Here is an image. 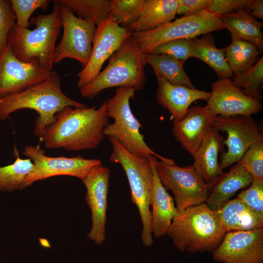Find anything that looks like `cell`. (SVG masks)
Wrapping results in <instances>:
<instances>
[{
  "mask_svg": "<svg viewBox=\"0 0 263 263\" xmlns=\"http://www.w3.org/2000/svg\"><path fill=\"white\" fill-rule=\"evenodd\" d=\"M106 101L98 108L67 106L58 111L42 139L46 148L81 151L97 147L109 123Z\"/></svg>",
  "mask_w": 263,
  "mask_h": 263,
  "instance_id": "6da1fadb",
  "label": "cell"
},
{
  "mask_svg": "<svg viewBox=\"0 0 263 263\" xmlns=\"http://www.w3.org/2000/svg\"><path fill=\"white\" fill-rule=\"evenodd\" d=\"M85 105L65 94L61 89L58 73L53 71L46 80L14 94L0 98V120H6L13 113L24 109L38 113L33 132L42 138L47 127L55 119V114L67 106L79 107Z\"/></svg>",
  "mask_w": 263,
  "mask_h": 263,
  "instance_id": "7a4b0ae2",
  "label": "cell"
},
{
  "mask_svg": "<svg viewBox=\"0 0 263 263\" xmlns=\"http://www.w3.org/2000/svg\"><path fill=\"white\" fill-rule=\"evenodd\" d=\"M167 234L179 250L197 253L214 251L226 232L217 210L204 203L178 211Z\"/></svg>",
  "mask_w": 263,
  "mask_h": 263,
  "instance_id": "3957f363",
  "label": "cell"
},
{
  "mask_svg": "<svg viewBox=\"0 0 263 263\" xmlns=\"http://www.w3.org/2000/svg\"><path fill=\"white\" fill-rule=\"evenodd\" d=\"M51 13L30 18V23L36 26L33 30L15 25L8 36V43L13 54L20 60L29 62L37 59L40 66L52 71L56 42L62 27L59 5L56 0Z\"/></svg>",
  "mask_w": 263,
  "mask_h": 263,
  "instance_id": "277c9868",
  "label": "cell"
},
{
  "mask_svg": "<svg viewBox=\"0 0 263 263\" xmlns=\"http://www.w3.org/2000/svg\"><path fill=\"white\" fill-rule=\"evenodd\" d=\"M146 64V54L138 46L132 34L109 58L106 68L92 82L80 89L81 95L93 99L103 90L115 87L141 90L147 81L144 70Z\"/></svg>",
  "mask_w": 263,
  "mask_h": 263,
  "instance_id": "5b68a950",
  "label": "cell"
},
{
  "mask_svg": "<svg viewBox=\"0 0 263 263\" xmlns=\"http://www.w3.org/2000/svg\"><path fill=\"white\" fill-rule=\"evenodd\" d=\"M108 138L113 146L109 159L119 164L126 173L131 188L132 202L137 207L142 221V243L145 246H150L153 242L150 210L153 175L150 162L146 156L130 152L115 139Z\"/></svg>",
  "mask_w": 263,
  "mask_h": 263,
  "instance_id": "8992f818",
  "label": "cell"
},
{
  "mask_svg": "<svg viewBox=\"0 0 263 263\" xmlns=\"http://www.w3.org/2000/svg\"><path fill=\"white\" fill-rule=\"evenodd\" d=\"M135 92L130 87H118L113 96L106 101L108 116L113 119L114 122L104 128V135L115 139L125 149L136 155L147 157L153 155L166 163H175L173 160L153 151L145 142L144 135L140 132L142 125L130 105Z\"/></svg>",
  "mask_w": 263,
  "mask_h": 263,
  "instance_id": "52a82bcc",
  "label": "cell"
},
{
  "mask_svg": "<svg viewBox=\"0 0 263 263\" xmlns=\"http://www.w3.org/2000/svg\"><path fill=\"white\" fill-rule=\"evenodd\" d=\"M225 29L220 18L206 10L190 16H184L156 29L133 32L137 44L145 54L169 41L192 38L212 31Z\"/></svg>",
  "mask_w": 263,
  "mask_h": 263,
  "instance_id": "ba28073f",
  "label": "cell"
},
{
  "mask_svg": "<svg viewBox=\"0 0 263 263\" xmlns=\"http://www.w3.org/2000/svg\"><path fill=\"white\" fill-rule=\"evenodd\" d=\"M156 168L162 184L171 191L178 211L205 203L209 188L193 165L180 167L160 160Z\"/></svg>",
  "mask_w": 263,
  "mask_h": 263,
  "instance_id": "9c48e42d",
  "label": "cell"
},
{
  "mask_svg": "<svg viewBox=\"0 0 263 263\" xmlns=\"http://www.w3.org/2000/svg\"><path fill=\"white\" fill-rule=\"evenodd\" d=\"M58 3L63 31L61 40L55 48L54 64L70 58L78 61L83 68L91 56L96 25L94 21L77 17L69 7Z\"/></svg>",
  "mask_w": 263,
  "mask_h": 263,
  "instance_id": "30bf717a",
  "label": "cell"
},
{
  "mask_svg": "<svg viewBox=\"0 0 263 263\" xmlns=\"http://www.w3.org/2000/svg\"><path fill=\"white\" fill-rule=\"evenodd\" d=\"M22 154L33 164L31 171L25 179L23 189L36 181L55 176H71L82 180L92 169L101 164L99 159H87L79 155L73 157L48 156L38 146H26Z\"/></svg>",
  "mask_w": 263,
  "mask_h": 263,
  "instance_id": "8fae6325",
  "label": "cell"
},
{
  "mask_svg": "<svg viewBox=\"0 0 263 263\" xmlns=\"http://www.w3.org/2000/svg\"><path fill=\"white\" fill-rule=\"evenodd\" d=\"M211 126L227 134L226 139L223 141L227 150L222 154L219 163L222 170L238 162L252 145L263 140L257 123L251 116L217 115L212 118Z\"/></svg>",
  "mask_w": 263,
  "mask_h": 263,
  "instance_id": "7c38bea8",
  "label": "cell"
},
{
  "mask_svg": "<svg viewBox=\"0 0 263 263\" xmlns=\"http://www.w3.org/2000/svg\"><path fill=\"white\" fill-rule=\"evenodd\" d=\"M132 34L121 27L110 15L105 21L96 26L88 62L77 75V86L81 89L92 82L100 72L106 60Z\"/></svg>",
  "mask_w": 263,
  "mask_h": 263,
  "instance_id": "4fadbf2b",
  "label": "cell"
},
{
  "mask_svg": "<svg viewBox=\"0 0 263 263\" xmlns=\"http://www.w3.org/2000/svg\"><path fill=\"white\" fill-rule=\"evenodd\" d=\"M53 71L44 69L36 59L29 62L20 60L8 43L0 55V98L42 82Z\"/></svg>",
  "mask_w": 263,
  "mask_h": 263,
  "instance_id": "5bb4252c",
  "label": "cell"
},
{
  "mask_svg": "<svg viewBox=\"0 0 263 263\" xmlns=\"http://www.w3.org/2000/svg\"><path fill=\"white\" fill-rule=\"evenodd\" d=\"M110 175V169L100 164L82 180L86 188L85 199L92 215V227L87 237L97 245L101 244L106 238Z\"/></svg>",
  "mask_w": 263,
  "mask_h": 263,
  "instance_id": "9a60e30c",
  "label": "cell"
},
{
  "mask_svg": "<svg viewBox=\"0 0 263 263\" xmlns=\"http://www.w3.org/2000/svg\"><path fill=\"white\" fill-rule=\"evenodd\" d=\"M211 93L205 107L212 116H251L262 109L261 101L244 94L229 78L213 82Z\"/></svg>",
  "mask_w": 263,
  "mask_h": 263,
  "instance_id": "2e32d148",
  "label": "cell"
},
{
  "mask_svg": "<svg viewBox=\"0 0 263 263\" xmlns=\"http://www.w3.org/2000/svg\"><path fill=\"white\" fill-rule=\"evenodd\" d=\"M212 256L222 263H263V228L226 233Z\"/></svg>",
  "mask_w": 263,
  "mask_h": 263,
  "instance_id": "e0dca14e",
  "label": "cell"
},
{
  "mask_svg": "<svg viewBox=\"0 0 263 263\" xmlns=\"http://www.w3.org/2000/svg\"><path fill=\"white\" fill-rule=\"evenodd\" d=\"M158 87L156 97L158 103L171 114L173 122L181 120L186 115L190 104L198 100L207 101L211 93L170 84L155 74Z\"/></svg>",
  "mask_w": 263,
  "mask_h": 263,
  "instance_id": "ac0fdd59",
  "label": "cell"
},
{
  "mask_svg": "<svg viewBox=\"0 0 263 263\" xmlns=\"http://www.w3.org/2000/svg\"><path fill=\"white\" fill-rule=\"evenodd\" d=\"M213 117L205 107L195 106L189 108L181 120L173 122L172 132L175 139L192 157L205 137Z\"/></svg>",
  "mask_w": 263,
  "mask_h": 263,
  "instance_id": "d6986e66",
  "label": "cell"
},
{
  "mask_svg": "<svg viewBox=\"0 0 263 263\" xmlns=\"http://www.w3.org/2000/svg\"><path fill=\"white\" fill-rule=\"evenodd\" d=\"M150 162L153 175V190L150 206L152 207L151 231L154 238L167 234L169 227L177 213L173 198L162 184L156 171L157 157L150 155Z\"/></svg>",
  "mask_w": 263,
  "mask_h": 263,
  "instance_id": "ffe728a7",
  "label": "cell"
},
{
  "mask_svg": "<svg viewBox=\"0 0 263 263\" xmlns=\"http://www.w3.org/2000/svg\"><path fill=\"white\" fill-rule=\"evenodd\" d=\"M224 140V136L210 126L193 157V167L209 188L224 172L220 167L218 156L223 148Z\"/></svg>",
  "mask_w": 263,
  "mask_h": 263,
  "instance_id": "44dd1931",
  "label": "cell"
},
{
  "mask_svg": "<svg viewBox=\"0 0 263 263\" xmlns=\"http://www.w3.org/2000/svg\"><path fill=\"white\" fill-rule=\"evenodd\" d=\"M253 179L242 166L237 164L229 171L220 175L209 188L206 204L213 210H218L237 191L250 185Z\"/></svg>",
  "mask_w": 263,
  "mask_h": 263,
  "instance_id": "7402d4cb",
  "label": "cell"
},
{
  "mask_svg": "<svg viewBox=\"0 0 263 263\" xmlns=\"http://www.w3.org/2000/svg\"><path fill=\"white\" fill-rule=\"evenodd\" d=\"M217 211L226 233L263 228V213L251 208L238 197L225 203Z\"/></svg>",
  "mask_w": 263,
  "mask_h": 263,
  "instance_id": "603a6c76",
  "label": "cell"
},
{
  "mask_svg": "<svg viewBox=\"0 0 263 263\" xmlns=\"http://www.w3.org/2000/svg\"><path fill=\"white\" fill-rule=\"evenodd\" d=\"M190 57L198 58L208 65L220 79L232 78L233 74L225 58V48L215 46V38L208 33L201 38H191Z\"/></svg>",
  "mask_w": 263,
  "mask_h": 263,
  "instance_id": "cb8c5ba5",
  "label": "cell"
},
{
  "mask_svg": "<svg viewBox=\"0 0 263 263\" xmlns=\"http://www.w3.org/2000/svg\"><path fill=\"white\" fill-rule=\"evenodd\" d=\"M220 18L225 29L231 33V37L250 42L263 52V24L257 20L250 12L241 10L225 14Z\"/></svg>",
  "mask_w": 263,
  "mask_h": 263,
  "instance_id": "d4e9b609",
  "label": "cell"
},
{
  "mask_svg": "<svg viewBox=\"0 0 263 263\" xmlns=\"http://www.w3.org/2000/svg\"><path fill=\"white\" fill-rule=\"evenodd\" d=\"M178 6L177 0H145L134 32L149 31L170 22Z\"/></svg>",
  "mask_w": 263,
  "mask_h": 263,
  "instance_id": "484cf974",
  "label": "cell"
},
{
  "mask_svg": "<svg viewBox=\"0 0 263 263\" xmlns=\"http://www.w3.org/2000/svg\"><path fill=\"white\" fill-rule=\"evenodd\" d=\"M185 61L163 54H146V63L158 75L171 84L195 88L184 69Z\"/></svg>",
  "mask_w": 263,
  "mask_h": 263,
  "instance_id": "4316f807",
  "label": "cell"
},
{
  "mask_svg": "<svg viewBox=\"0 0 263 263\" xmlns=\"http://www.w3.org/2000/svg\"><path fill=\"white\" fill-rule=\"evenodd\" d=\"M231 44L225 48V58L233 76L242 73L260 59V51L257 46L247 41L231 37Z\"/></svg>",
  "mask_w": 263,
  "mask_h": 263,
  "instance_id": "83f0119b",
  "label": "cell"
},
{
  "mask_svg": "<svg viewBox=\"0 0 263 263\" xmlns=\"http://www.w3.org/2000/svg\"><path fill=\"white\" fill-rule=\"evenodd\" d=\"M14 154L16 159L13 163L0 167V192H12L23 189L25 179L33 168L31 160L20 158L16 147Z\"/></svg>",
  "mask_w": 263,
  "mask_h": 263,
  "instance_id": "f1b7e54d",
  "label": "cell"
},
{
  "mask_svg": "<svg viewBox=\"0 0 263 263\" xmlns=\"http://www.w3.org/2000/svg\"><path fill=\"white\" fill-rule=\"evenodd\" d=\"M69 7L74 14L83 19L94 21L96 26L105 21L110 14L109 0H56Z\"/></svg>",
  "mask_w": 263,
  "mask_h": 263,
  "instance_id": "f546056e",
  "label": "cell"
},
{
  "mask_svg": "<svg viewBox=\"0 0 263 263\" xmlns=\"http://www.w3.org/2000/svg\"><path fill=\"white\" fill-rule=\"evenodd\" d=\"M145 0H111L110 14L121 27L133 33Z\"/></svg>",
  "mask_w": 263,
  "mask_h": 263,
  "instance_id": "4dcf8cb0",
  "label": "cell"
},
{
  "mask_svg": "<svg viewBox=\"0 0 263 263\" xmlns=\"http://www.w3.org/2000/svg\"><path fill=\"white\" fill-rule=\"evenodd\" d=\"M231 80L244 94L261 101L263 99V57L244 72L234 75Z\"/></svg>",
  "mask_w": 263,
  "mask_h": 263,
  "instance_id": "1f68e13d",
  "label": "cell"
},
{
  "mask_svg": "<svg viewBox=\"0 0 263 263\" xmlns=\"http://www.w3.org/2000/svg\"><path fill=\"white\" fill-rule=\"evenodd\" d=\"M16 18V25L22 28L30 26V19L38 9L45 11L48 7L49 0H10Z\"/></svg>",
  "mask_w": 263,
  "mask_h": 263,
  "instance_id": "d6a6232c",
  "label": "cell"
},
{
  "mask_svg": "<svg viewBox=\"0 0 263 263\" xmlns=\"http://www.w3.org/2000/svg\"><path fill=\"white\" fill-rule=\"evenodd\" d=\"M237 164L254 179L263 178V140L252 145Z\"/></svg>",
  "mask_w": 263,
  "mask_h": 263,
  "instance_id": "836d02e7",
  "label": "cell"
},
{
  "mask_svg": "<svg viewBox=\"0 0 263 263\" xmlns=\"http://www.w3.org/2000/svg\"><path fill=\"white\" fill-rule=\"evenodd\" d=\"M255 0H207L206 10L220 18L241 10L250 12Z\"/></svg>",
  "mask_w": 263,
  "mask_h": 263,
  "instance_id": "e575fe53",
  "label": "cell"
},
{
  "mask_svg": "<svg viewBox=\"0 0 263 263\" xmlns=\"http://www.w3.org/2000/svg\"><path fill=\"white\" fill-rule=\"evenodd\" d=\"M191 46V38L175 39L156 46L151 53L167 55L185 61L190 57Z\"/></svg>",
  "mask_w": 263,
  "mask_h": 263,
  "instance_id": "d590c367",
  "label": "cell"
},
{
  "mask_svg": "<svg viewBox=\"0 0 263 263\" xmlns=\"http://www.w3.org/2000/svg\"><path fill=\"white\" fill-rule=\"evenodd\" d=\"M237 197L251 208L263 213V178L254 179L250 187Z\"/></svg>",
  "mask_w": 263,
  "mask_h": 263,
  "instance_id": "8d00e7d4",
  "label": "cell"
},
{
  "mask_svg": "<svg viewBox=\"0 0 263 263\" xmlns=\"http://www.w3.org/2000/svg\"><path fill=\"white\" fill-rule=\"evenodd\" d=\"M16 24V18L9 0H0V55L8 43V36Z\"/></svg>",
  "mask_w": 263,
  "mask_h": 263,
  "instance_id": "74e56055",
  "label": "cell"
},
{
  "mask_svg": "<svg viewBox=\"0 0 263 263\" xmlns=\"http://www.w3.org/2000/svg\"><path fill=\"white\" fill-rule=\"evenodd\" d=\"M177 14L190 16L206 9L207 0H177Z\"/></svg>",
  "mask_w": 263,
  "mask_h": 263,
  "instance_id": "f35d334b",
  "label": "cell"
},
{
  "mask_svg": "<svg viewBox=\"0 0 263 263\" xmlns=\"http://www.w3.org/2000/svg\"><path fill=\"white\" fill-rule=\"evenodd\" d=\"M250 13L255 18L263 19V0H255Z\"/></svg>",
  "mask_w": 263,
  "mask_h": 263,
  "instance_id": "ab89813d",
  "label": "cell"
}]
</instances>
